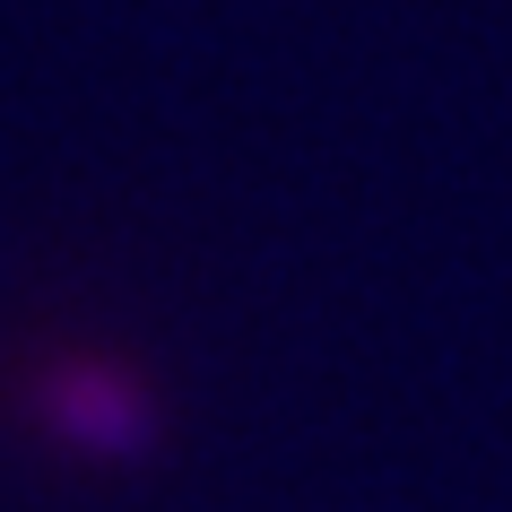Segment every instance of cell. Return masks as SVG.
Listing matches in <instances>:
<instances>
[{
    "label": "cell",
    "mask_w": 512,
    "mask_h": 512,
    "mask_svg": "<svg viewBox=\"0 0 512 512\" xmlns=\"http://www.w3.org/2000/svg\"><path fill=\"white\" fill-rule=\"evenodd\" d=\"M44 400H53V426L70 434V443H87V452H105V460H122V452L148 443V400H139V382L105 374V365L61 374Z\"/></svg>",
    "instance_id": "obj_1"
}]
</instances>
